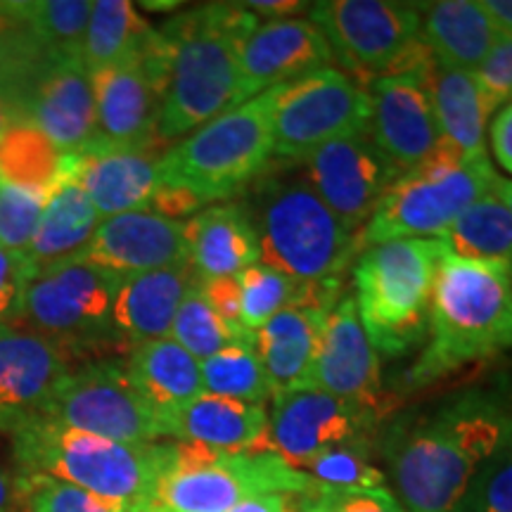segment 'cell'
<instances>
[{
    "mask_svg": "<svg viewBox=\"0 0 512 512\" xmlns=\"http://www.w3.org/2000/svg\"><path fill=\"white\" fill-rule=\"evenodd\" d=\"M501 387H470L384 420L377 451L406 512H456L508 427Z\"/></svg>",
    "mask_w": 512,
    "mask_h": 512,
    "instance_id": "obj_1",
    "label": "cell"
},
{
    "mask_svg": "<svg viewBox=\"0 0 512 512\" xmlns=\"http://www.w3.org/2000/svg\"><path fill=\"white\" fill-rule=\"evenodd\" d=\"M259 24L242 3H209L178 12L159 31L166 53V88L159 140L188 133L242 105L240 48Z\"/></svg>",
    "mask_w": 512,
    "mask_h": 512,
    "instance_id": "obj_2",
    "label": "cell"
},
{
    "mask_svg": "<svg viewBox=\"0 0 512 512\" xmlns=\"http://www.w3.org/2000/svg\"><path fill=\"white\" fill-rule=\"evenodd\" d=\"M512 349L510 266L441 256L434 278L427 342L406 375L408 389L456 375Z\"/></svg>",
    "mask_w": 512,
    "mask_h": 512,
    "instance_id": "obj_3",
    "label": "cell"
},
{
    "mask_svg": "<svg viewBox=\"0 0 512 512\" xmlns=\"http://www.w3.org/2000/svg\"><path fill=\"white\" fill-rule=\"evenodd\" d=\"M247 209L259 238L261 264L306 283L342 280L363 252L361 235L351 233L328 209L299 162L290 169L271 166L245 190Z\"/></svg>",
    "mask_w": 512,
    "mask_h": 512,
    "instance_id": "obj_4",
    "label": "cell"
},
{
    "mask_svg": "<svg viewBox=\"0 0 512 512\" xmlns=\"http://www.w3.org/2000/svg\"><path fill=\"white\" fill-rule=\"evenodd\" d=\"M17 475L81 486L131 510H145L171 458V441L121 444L38 418L10 434Z\"/></svg>",
    "mask_w": 512,
    "mask_h": 512,
    "instance_id": "obj_5",
    "label": "cell"
},
{
    "mask_svg": "<svg viewBox=\"0 0 512 512\" xmlns=\"http://www.w3.org/2000/svg\"><path fill=\"white\" fill-rule=\"evenodd\" d=\"M441 256L439 240H389L356 256V309L377 356L399 358L422 344Z\"/></svg>",
    "mask_w": 512,
    "mask_h": 512,
    "instance_id": "obj_6",
    "label": "cell"
},
{
    "mask_svg": "<svg viewBox=\"0 0 512 512\" xmlns=\"http://www.w3.org/2000/svg\"><path fill=\"white\" fill-rule=\"evenodd\" d=\"M271 95L230 107L169 145L159 162L162 183L190 190L204 204L238 197L271 166Z\"/></svg>",
    "mask_w": 512,
    "mask_h": 512,
    "instance_id": "obj_7",
    "label": "cell"
},
{
    "mask_svg": "<svg viewBox=\"0 0 512 512\" xmlns=\"http://www.w3.org/2000/svg\"><path fill=\"white\" fill-rule=\"evenodd\" d=\"M484 157H463L441 140L425 162L396 178L366 228L363 249L389 240H439L496 181Z\"/></svg>",
    "mask_w": 512,
    "mask_h": 512,
    "instance_id": "obj_8",
    "label": "cell"
},
{
    "mask_svg": "<svg viewBox=\"0 0 512 512\" xmlns=\"http://www.w3.org/2000/svg\"><path fill=\"white\" fill-rule=\"evenodd\" d=\"M313 479L278 453H226L171 441L150 512H228L254 496L309 489Z\"/></svg>",
    "mask_w": 512,
    "mask_h": 512,
    "instance_id": "obj_9",
    "label": "cell"
},
{
    "mask_svg": "<svg viewBox=\"0 0 512 512\" xmlns=\"http://www.w3.org/2000/svg\"><path fill=\"white\" fill-rule=\"evenodd\" d=\"M119 280L79 256L43 268L27 287L19 323L57 344L69 361L98 349H121L112 332Z\"/></svg>",
    "mask_w": 512,
    "mask_h": 512,
    "instance_id": "obj_10",
    "label": "cell"
},
{
    "mask_svg": "<svg viewBox=\"0 0 512 512\" xmlns=\"http://www.w3.org/2000/svg\"><path fill=\"white\" fill-rule=\"evenodd\" d=\"M273 157L302 162L332 140L368 131V88L335 67L271 88Z\"/></svg>",
    "mask_w": 512,
    "mask_h": 512,
    "instance_id": "obj_11",
    "label": "cell"
},
{
    "mask_svg": "<svg viewBox=\"0 0 512 512\" xmlns=\"http://www.w3.org/2000/svg\"><path fill=\"white\" fill-rule=\"evenodd\" d=\"M43 420L121 444H152L164 439L159 413L131 382L124 361L114 358H100L69 370Z\"/></svg>",
    "mask_w": 512,
    "mask_h": 512,
    "instance_id": "obj_12",
    "label": "cell"
},
{
    "mask_svg": "<svg viewBox=\"0 0 512 512\" xmlns=\"http://www.w3.org/2000/svg\"><path fill=\"white\" fill-rule=\"evenodd\" d=\"M311 22L328 38L335 60L361 86L389 74L418 43L422 5L399 0H320Z\"/></svg>",
    "mask_w": 512,
    "mask_h": 512,
    "instance_id": "obj_13",
    "label": "cell"
},
{
    "mask_svg": "<svg viewBox=\"0 0 512 512\" xmlns=\"http://www.w3.org/2000/svg\"><path fill=\"white\" fill-rule=\"evenodd\" d=\"M432 55L418 41L389 74L368 83V136L399 174L425 162L441 143L434 117L430 69Z\"/></svg>",
    "mask_w": 512,
    "mask_h": 512,
    "instance_id": "obj_14",
    "label": "cell"
},
{
    "mask_svg": "<svg viewBox=\"0 0 512 512\" xmlns=\"http://www.w3.org/2000/svg\"><path fill=\"white\" fill-rule=\"evenodd\" d=\"M95 143L91 150H147L159 140V110L166 88V53L159 31L143 53L91 74Z\"/></svg>",
    "mask_w": 512,
    "mask_h": 512,
    "instance_id": "obj_15",
    "label": "cell"
},
{
    "mask_svg": "<svg viewBox=\"0 0 512 512\" xmlns=\"http://www.w3.org/2000/svg\"><path fill=\"white\" fill-rule=\"evenodd\" d=\"M382 425L377 413L313 384L273 394L268 413L273 453L297 470L332 448L377 444Z\"/></svg>",
    "mask_w": 512,
    "mask_h": 512,
    "instance_id": "obj_16",
    "label": "cell"
},
{
    "mask_svg": "<svg viewBox=\"0 0 512 512\" xmlns=\"http://www.w3.org/2000/svg\"><path fill=\"white\" fill-rule=\"evenodd\" d=\"M299 166L320 200L351 233L358 235L401 176L399 169L377 150L368 131L318 147Z\"/></svg>",
    "mask_w": 512,
    "mask_h": 512,
    "instance_id": "obj_17",
    "label": "cell"
},
{
    "mask_svg": "<svg viewBox=\"0 0 512 512\" xmlns=\"http://www.w3.org/2000/svg\"><path fill=\"white\" fill-rule=\"evenodd\" d=\"M19 121L36 126L62 155H83L95 143V93L81 57L55 55L29 83Z\"/></svg>",
    "mask_w": 512,
    "mask_h": 512,
    "instance_id": "obj_18",
    "label": "cell"
},
{
    "mask_svg": "<svg viewBox=\"0 0 512 512\" xmlns=\"http://www.w3.org/2000/svg\"><path fill=\"white\" fill-rule=\"evenodd\" d=\"M311 384L339 399L368 408L382 420L392 413V403L382 387L380 356L363 330L354 294H344L328 313L313 363Z\"/></svg>",
    "mask_w": 512,
    "mask_h": 512,
    "instance_id": "obj_19",
    "label": "cell"
},
{
    "mask_svg": "<svg viewBox=\"0 0 512 512\" xmlns=\"http://www.w3.org/2000/svg\"><path fill=\"white\" fill-rule=\"evenodd\" d=\"M69 370V356L50 339L0 323V432L43 418Z\"/></svg>",
    "mask_w": 512,
    "mask_h": 512,
    "instance_id": "obj_20",
    "label": "cell"
},
{
    "mask_svg": "<svg viewBox=\"0 0 512 512\" xmlns=\"http://www.w3.org/2000/svg\"><path fill=\"white\" fill-rule=\"evenodd\" d=\"M335 62L332 48L311 19H275L256 24L240 48L242 102L302 79Z\"/></svg>",
    "mask_w": 512,
    "mask_h": 512,
    "instance_id": "obj_21",
    "label": "cell"
},
{
    "mask_svg": "<svg viewBox=\"0 0 512 512\" xmlns=\"http://www.w3.org/2000/svg\"><path fill=\"white\" fill-rule=\"evenodd\" d=\"M185 223L155 211L110 216L100 221L91 242L76 256L117 278L188 264Z\"/></svg>",
    "mask_w": 512,
    "mask_h": 512,
    "instance_id": "obj_22",
    "label": "cell"
},
{
    "mask_svg": "<svg viewBox=\"0 0 512 512\" xmlns=\"http://www.w3.org/2000/svg\"><path fill=\"white\" fill-rule=\"evenodd\" d=\"M162 434L214 451L273 453L266 406L207 392L166 413L162 418Z\"/></svg>",
    "mask_w": 512,
    "mask_h": 512,
    "instance_id": "obj_23",
    "label": "cell"
},
{
    "mask_svg": "<svg viewBox=\"0 0 512 512\" xmlns=\"http://www.w3.org/2000/svg\"><path fill=\"white\" fill-rule=\"evenodd\" d=\"M164 150H88L74 157V178L79 181L100 219L150 211L162 176L159 162Z\"/></svg>",
    "mask_w": 512,
    "mask_h": 512,
    "instance_id": "obj_24",
    "label": "cell"
},
{
    "mask_svg": "<svg viewBox=\"0 0 512 512\" xmlns=\"http://www.w3.org/2000/svg\"><path fill=\"white\" fill-rule=\"evenodd\" d=\"M197 275L190 261L162 271L126 275L112 299V332L121 349L171 335L176 311Z\"/></svg>",
    "mask_w": 512,
    "mask_h": 512,
    "instance_id": "obj_25",
    "label": "cell"
},
{
    "mask_svg": "<svg viewBox=\"0 0 512 512\" xmlns=\"http://www.w3.org/2000/svg\"><path fill=\"white\" fill-rule=\"evenodd\" d=\"M422 8L418 41L439 67L477 72L505 36L482 0H441Z\"/></svg>",
    "mask_w": 512,
    "mask_h": 512,
    "instance_id": "obj_26",
    "label": "cell"
},
{
    "mask_svg": "<svg viewBox=\"0 0 512 512\" xmlns=\"http://www.w3.org/2000/svg\"><path fill=\"white\" fill-rule=\"evenodd\" d=\"M188 261L197 280L238 278L261 261L259 238L240 202H223L202 209L185 223Z\"/></svg>",
    "mask_w": 512,
    "mask_h": 512,
    "instance_id": "obj_27",
    "label": "cell"
},
{
    "mask_svg": "<svg viewBox=\"0 0 512 512\" xmlns=\"http://www.w3.org/2000/svg\"><path fill=\"white\" fill-rule=\"evenodd\" d=\"M330 311L285 309L254 330V347L273 394L311 384L320 335Z\"/></svg>",
    "mask_w": 512,
    "mask_h": 512,
    "instance_id": "obj_28",
    "label": "cell"
},
{
    "mask_svg": "<svg viewBox=\"0 0 512 512\" xmlns=\"http://www.w3.org/2000/svg\"><path fill=\"white\" fill-rule=\"evenodd\" d=\"M98 226L100 214L74 178V157L67 155L64 174L50 192L43 219L38 223L34 242L24 254V261L31 266V271L38 273L60 261L74 259L91 242Z\"/></svg>",
    "mask_w": 512,
    "mask_h": 512,
    "instance_id": "obj_29",
    "label": "cell"
},
{
    "mask_svg": "<svg viewBox=\"0 0 512 512\" xmlns=\"http://www.w3.org/2000/svg\"><path fill=\"white\" fill-rule=\"evenodd\" d=\"M430 91L441 140L463 157L489 155L484 133L498 107L484 91L477 72L446 69L434 62L430 69Z\"/></svg>",
    "mask_w": 512,
    "mask_h": 512,
    "instance_id": "obj_30",
    "label": "cell"
},
{
    "mask_svg": "<svg viewBox=\"0 0 512 512\" xmlns=\"http://www.w3.org/2000/svg\"><path fill=\"white\" fill-rule=\"evenodd\" d=\"M126 354V373L159 420L204 392L200 361L171 337L136 344Z\"/></svg>",
    "mask_w": 512,
    "mask_h": 512,
    "instance_id": "obj_31",
    "label": "cell"
},
{
    "mask_svg": "<svg viewBox=\"0 0 512 512\" xmlns=\"http://www.w3.org/2000/svg\"><path fill=\"white\" fill-rule=\"evenodd\" d=\"M157 29L140 17L128 0H98L88 17L81 46V62L88 72L117 67L150 46Z\"/></svg>",
    "mask_w": 512,
    "mask_h": 512,
    "instance_id": "obj_32",
    "label": "cell"
},
{
    "mask_svg": "<svg viewBox=\"0 0 512 512\" xmlns=\"http://www.w3.org/2000/svg\"><path fill=\"white\" fill-rule=\"evenodd\" d=\"M439 242L446 254L458 259L512 266V216L494 192H486Z\"/></svg>",
    "mask_w": 512,
    "mask_h": 512,
    "instance_id": "obj_33",
    "label": "cell"
},
{
    "mask_svg": "<svg viewBox=\"0 0 512 512\" xmlns=\"http://www.w3.org/2000/svg\"><path fill=\"white\" fill-rule=\"evenodd\" d=\"M204 392L226 396V399L266 406L273 399L271 382L256 354L254 337L235 342L219 354L200 361Z\"/></svg>",
    "mask_w": 512,
    "mask_h": 512,
    "instance_id": "obj_34",
    "label": "cell"
},
{
    "mask_svg": "<svg viewBox=\"0 0 512 512\" xmlns=\"http://www.w3.org/2000/svg\"><path fill=\"white\" fill-rule=\"evenodd\" d=\"M64 162L67 155L24 121L0 138V178L8 183L53 190L64 174Z\"/></svg>",
    "mask_w": 512,
    "mask_h": 512,
    "instance_id": "obj_35",
    "label": "cell"
},
{
    "mask_svg": "<svg viewBox=\"0 0 512 512\" xmlns=\"http://www.w3.org/2000/svg\"><path fill=\"white\" fill-rule=\"evenodd\" d=\"M93 3L88 0H31L10 3L12 15L31 31L48 50L57 55L81 57L83 36Z\"/></svg>",
    "mask_w": 512,
    "mask_h": 512,
    "instance_id": "obj_36",
    "label": "cell"
},
{
    "mask_svg": "<svg viewBox=\"0 0 512 512\" xmlns=\"http://www.w3.org/2000/svg\"><path fill=\"white\" fill-rule=\"evenodd\" d=\"M252 337L254 332H235L216 316L207 299H204L200 283L192 285L185 294L176 311L174 325H171V339L181 344L197 361H204V358L219 354L230 344L245 342V339Z\"/></svg>",
    "mask_w": 512,
    "mask_h": 512,
    "instance_id": "obj_37",
    "label": "cell"
},
{
    "mask_svg": "<svg viewBox=\"0 0 512 512\" xmlns=\"http://www.w3.org/2000/svg\"><path fill=\"white\" fill-rule=\"evenodd\" d=\"M377 444H349L332 448L304 467L318 486L330 491L387 489V477L375 463Z\"/></svg>",
    "mask_w": 512,
    "mask_h": 512,
    "instance_id": "obj_38",
    "label": "cell"
},
{
    "mask_svg": "<svg viewBox=\"0 0 512 512\" xmlns=\"http://www.w3.org/2000/svg\"><path fill=\"white\" fill-rule=\"evenodd\" d=\"M48 188H27L0 178V249L24 256L46 211Z\"/></svg>",
    "mask_w": 512,
    "mask_h": 512,
    "instance_id": "obj_39",
    "label": "cell"
},
{
    "mask_svg": "<svg viewBox=\"0 0 512 512\" xmlns=\"http://www.w3.org/2000/svg\"><path fill=\"white\" fill-rule=\"evenodd\" d=\"M456 512H512V413L501 441L479 467Z\"/></svg>",
    "mask_w": 512,
    "mask_h": 512,
    "instance_id": "obj_40",
    "label": "cell"
},
{
    "mask_svg": "<svg viewBox=\"0 0 512 512\" xmlns=\"http://www.w3.org/2000/svg\"><path fill=\"white\" fill-rule=\"evenodd\" d=\"M24 512H131L124 503L110 501L81 486L43 475H17Z\"/></svg>",
    "mask_w": 512,
    "mask_h": 512,
    "instance_id": "obj_41",
    "label": "cell"
},
{
    "mask_svg": "<svg viewBox=\"0 0 512 512\" xmlns=\"http://www.w3.org/2000/svg\"><path fill=\"white\" fill-rule=\"evenodd\" d=\"M34 271L24 256L0 249V323L17 325Z\"/></svg>",
    "mask_w": 512,
    "mask_h": 512,
    "instance_id": "obj_42",
    "label": "cell"
},
{
    "mask_svg": "<svg viewBox=\"0 0 512 512\" xmlns=\"http://www.w3.org/2000/svg\"><path fill=\"white\" fill-rule=\"evenodd\" d=\"M330 501V489L313 482L302 491H275V494L254 496L235 505L228 512H325Z\"/></svg>",
    "mask_w": 512,
    "mask_h": 512,
    "instance_id": "obj_43",
    "label": "cell"
},
{
    "mask_svg": "<svg viewBox=\"0 0 512 512\" xmlns=\"http://www.w3.org/2000/svg\"><path fill=\"white\" fill-rule=\"evenodd\" d=\"M477 76L496 107L512 102V36L501 38V43L477 69Z\"/></svg>",
    "mask_w": 512,
    "mask_h": 512,
    "instance_id": "obj_44",
    "label": "cell"
},
{
    "mask_svg": "<svg viewBox=\"0 0 512 512\" xmlns=\"http://www.w3.org/2000/svg\"><path fill=\"white\" fill-rule=\"evenodd\" d=\"M207 304L214 309L223 323L230 325L235 332H252L242 323V292L238 278H209L197 280Z\"/></svg>",
    "mask_w": 512,
    "mask_h": 512,
    "instance_id": "obj_45",
    "label": "cell"
},
{
    "mask_svg": "<svg viewBox=\"0 0 512 512\" xmlns=\"http://www.w3.org/2000/svg\"><path fill=\"white\" fill-rule=\"evenodd\" d=\"M325 512H406L392 489L330 491Z\"/></svg>",
    "mask_w": 512,
    "mask_h": 512,
    "instance_id": "obj_46",
    "label": "cell"
},
{
    "mask_svg": "<svg viewBox=\"0 0 512 512\" xmlns=\"http://www.w3.org/2000/svg\"><path fill=\"white\" fill-rule=\"evenodd\" d=\"M202 207L204 202L197 195H192L190 190L162 183L157 188L155 197H152L150 211H155V214L171 221H188L195 214H200Z\"/></svg>",
    "mask_w": 512,
    "mask_h": 512,
    "instance_id": "obj_47",
    "label": "cell"
},
{
    "mask_svg": "<svg viewBox=\"0 0 512 512\" xmlns=\"http://www.w3.org/2000/svg\"><path fill=\"white\" fill-rule=\"evenodd\" d=\"M491 147L498 164L512 174V102L503 105V110L491 121Z\"/></svg>",
    "mask_w": 512,
    "mask_h": 512,
    "instance_id": "obj_48",
    "label": "cell"
},
{
    "mask_svg": "<svg viewBox=\"0 0 512 512\" xmlns=\"http://www.w3.org/2000/svg\"><path fill=\"white\" fill-rule=\"evenodd\" d=\"M242 5L254 17H271V22H275V19H292V15H302V12L311 10V3H299V0H249V3Z\"/></svg>",
    "mask_w": 512,
    "mask_h": 512,
    "instance_id": "obj_49",
    "label": "cell"
},
{
    "mask_svg": "<svg viewBox=\"0 0 512 512\" xmlns=\"http://www.w3.org/2000/svg\"><path fill=\"white\" fill-rule=\"evenodd\" d=\"M22 510V489H19L17 475H10L0 467V512Z\"/></svg>",
    "mask_w": 512,
    "mask_h": 512,
    "instance_id": "obj_50",
    "label": "cell"
},
{
    "mask_svg": "<svg viewBox=\"0 0 512 512\" xmlns=\"http://www.w3.org/2000/svg\"><path fill=\"white\" fill-rule=\"evenodd\" d=\"M505 36H512V0H482Z\"/></svg>",
    "mask_w": 512,
    "mask_h": 512,
    "instance_id": "obj_51",
    "label": "cell"
},
{
    "mask_svg": "<svg viewBox=\"0 0 512 512\" xmlns=\"http://www.w3.org/2000/svg\"><path fill=\"white\" fill-rule=\"evenodd\" d=\"M15 124H19L17 114H15V110H12L10 100L0 93V138H3Z\"/></svg>",
    "mask_w": 512,
    "mask_h": 512,
    "instance_id": "obj_52",
    "label": "cell"
},
{
    "mask_svg": "<svg viewBox=\"0 0 512 512\" xmlns=\"http://www.w3.org/2000/svg\"><path fill=\"white\" fill-rule=\"evenodd\" d=\"M491 192H494V195L498 197V200L503 202V207L510 211V216H512V181L510 178H501V176H496V181H494V188H491Z\"/></svg>",
    "mask_w": 512,
    "mask_h": 512,
    "instance_id": "obj_53",
    "label": "cell"
},
{
    "mask_svg": "<svg viewBox=\"0 0 512 512\" xmlns=\"http://www.w3.org/2000/svg\"><path fill=\"white\" fill-rule=\"evenodd\" d=\"M131 512H150V510H131Z\"/></svg>",
    "mask_w": 512,
    "mask_h": 512,
    "instance_id": "obj_54",
    "label": "cell"
},
{
    "mask_svg": "<svg viewBox=\"0 0 512 512\" xmlns=\"http://www.w3.org/2000/svg\"><path fill=\"white\" fill-rule=\"evenodd\" d=\"M510 275H512V266H510Z\"/></svg>",
    "mask_w": 512,
    "mask_h": 512,
    "instance_id": "obj_55",
    "label": "cell"
}]
</instances>
